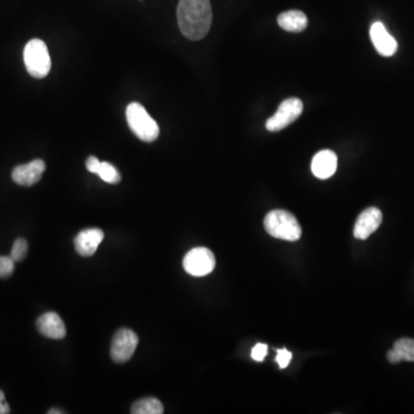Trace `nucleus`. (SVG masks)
Listing matches in <instances>:
<instances>
[{
	"label": "nucleus",
	"mask_w": 414,
	"mask_h": 414,
	"mask_svg": "<svg viewBox=\"0 0 414 414\" xmlns=\"http://www.w3.org/2000/svg\"><path fill=\"white\" fill-rule=\"evenodd\" d=\"M210 0H180L177 6V22L181 33L190 41L204 38L212 26Z\"/></svg>",
	"instance_id": "nucleus-1"
},
{
	"label": "nucleus",
	"mask_w": 414,
	"mask_h": 414,
	"mask_svg": "<svg viewBox=\"0 0 414 414\" xmlns=\"http://www.w3.org/2000/svg\"><path fill=\"white\" fill-rule=\"evenodd\" d=\"M265 229L272 238L296 242L302 236V227L288 211L274 210L264 220Z\"/></svg>",
	"instance_id": "nucleus-2"
},
{
	"label": "nucleus",
	"mask_w": 414,
	"mask_h": 414,
	"mask_svg": "<svg viewBox=\"0 0 414 414\" xmlns=\"http://www.w3.org/2000/svg\"><path fill=\"white\" fill-rule=\"evenodd\" d=\"M126 117L130 129L141 141L154 142L159 136L158 123L139 102H132L127 106Z\"/></svg>",
	"instance_id": "nucleus-3"
},
{
	"label": "nucleus",
	"mask_w": 414,
	"mask_h": 414,
	"mask_svg": "<svg viewBox=\"0 0 414 414\" xmlns=\"http://www.w3.org/2000/svg\"><path fill=\"white\" fill-rule=\"evenodd\" d=\"M23 60L28 73L35 78H44L51 70L48 46L41 39H31L24 48Z\"/></svg>",
	"instance_id": "nucleus-4"
},
{
	"label": "nucleus",
	"mask_w": 414,
	"mask_h": 414,
	"mask_svg": "<svg viewBox=\"0 0 414 414\" xmlns=\"http://www.w3.org/2000/svg\"><path fill=\"white\" fill-rule=\"evenodd\" d=\"M304 104L299 98H288L283 100L275 115L266 121V129L270 132H277L290 126L302 115Z\"/></svg>",
	"instance_id": "nucleus-5"
},
{
	"label": "nucleus",
	"mask_w": 414,
	"mask_h": 414,
	"mask_svg": "<svg viewBox=\"0 0 414 414\" xmlns=\"http://www.w3.org/2000/svg\"><path fill=\"white\" fill-rule=\"evenodd\" d=\"M186 273L192 276H205L212 273L216 267V257L206 248H195L186 253L184 259Z\"/></svg>",
	"instance_id": "nucleus-6"
},
{
	"label": "nucleus",
	"mask_w": 414,
	"mask_h": 414,
	"mask_svg": "<svg viewBox=\"0 0 414 414\" xmlns=\"http://www.w3.org/2000/svg\"><path fill=\"white\" fill-rule=\"evenodd\" d=\"M138 345V336L132 329L122 328L115 333L111 345V357L117 363H124L132 359Z\"/></svg>",
	"instance_id": "nucleus-7"
},
{
	"label": "nucleus",
	"mask_w": 414,
	"mask_h": 414,
	"mask_svg": "<svg viewBox=\"0 0 414 414\" xmlns=\"http://www.w3.org/2000/svg\"><path fill=\"white\" fill-rule=\"evenodd\" d=\"M46 162L41 159L33 160V161L24 164V165L16 166L12 171V180L14 184L22 186H31L38 184L42 179V175L46 171Z\"/></svg>",
	"instance_id": "nucleus-8"
},
{
	"label": "nucleus",
	"mask_w": 414,
	"mask_h": 414,
	"mask_svg": "<svg viewBox=\"0 0 414 414\" xmlns=\"http://www.w3.org/2000/svg\"><path fill=\"white\" fill-rule=\"evenodd\" d=\"M382 223V212L378 207H368L358 216L354 235L358 240H367Z\"/></svg>",
	"instance_id": "nucleus-9"
},
{
	"label": "nucleus",
	"mask_w": 414,
	"mask_h": 414,
	"mask_svg": "<svg viewBox=\"0 0 414 414\" xmlns=\"http://www.w3.org/2000/svg\"><path fill=\"white\" fill-rule=\"evenodd\" d=\"M369 35H371L373 46L378 54H381L383 57H391L396 53L398 48L396 39L388 33L382 22H374L369 31Z\"/></svg>",
	"instance_id": "nucleus-10"
},
{
	"label": "nucleus",
	"mask_w": 414,
	"mask_h": 414,
	"mask_svg": "<svg viewBox=\"0 0 414 414\" xmlns=\"http://www.w3.org/2000/svg\"><path fill=\"white\" fill-rule=\"evenodd\" d=\"M102 240L104 233L100 229L90 228L82 230L81 233H78L74 240L76 253L82 257H90L95 255Z\"/></svg>",
	"instance_id": "nucleus-11"
},
{
	"label": "nucleus",
	"mask_w": 414,
	"mask_h": 414,
	"mask_svg": "<svg viewBox=\"0 0 414 414\" xmlns=\"http://www.w3.org/2000/svg\"><path fill=\"white\" fill-rule=\"evenodd\" d=\"M312 173L320 180H327L335 174L337 169V156L330 150H322L313 156Z\"/></svg>",
	"instance_id": "nucleus-12"
},
{
	"label": "nucleus",
	"mask_w": 414,
	"mask_h": 414,
	"mask_svg": "<svg viewBox=\"0 0 414 414\" xmlns=\"http://www.w3.org/2000/svg\"><path fill=\"white\" fill-rule=\"evenodd\" d=\"M36 327L43 336L48 339H61L66 336V327L63 319L54 312L41 315L36 322Z\"/></svg>",
	"instance_id": "nucleus-13"
},
{
	"label": "nucleus",
	"mask_w": 414,
	"mask_h": 414,
	"mask_svg": "<svg viewBox=\"0 0 414 414\" xmlns=\"http://www.w3.org/2000/svg\"><path fill=\"white\" fill-rule=\"evenodd\" d=\"M277 23L283 31H289V33H302L307 29L309 20L302 11L292 9V11L281 13L277 16Z\"/></svg>",
	"instance_id": "nucleus-14"
},
{
	"label": "nucleus",
	"mask_w": 414,
	"mask_h": 414,
	"mask_svg": "<svg viewBox=\"0 0 414 414\" xmlns=\"http://www.w3.org/2000/svg\"><path fill=\"white\" fill-rule=\"evenodd\" d=\"M388 361L391 363L400 361H414V339H400L395 342L393 348L387 354Z\"/></svg>",
	"instance_id": "nucleus-15"
},
{
	"label": "nucleus",
	"mask_w": 414,
	"mask_h": 414,
	"mask_svg": "<svg viewBox=\"0 0 414 414\" xmlns=\"http://www.w3.org/2000/svg\"><path fill=\"white\" fill-rule=\"evenodd\" d=\"M132 414H162L164 413V406L159 399L143 398L132 406L130 410Z\"/></svg>",
	"instance_id": "nucleus-16"
},
{
	"label": "nucleus",
	"mask_w": 414,
	"mask_h": 414,
	"mask_svg": "<svg viewBox=\"0 0 414 414\" xmlns=\"http://www.w3.org/2000/svg\"><path fill=\"white\" fill-rule=\"evenodd\" d=\"M97 175L106 184H117L121 181L120 173L110 162L102 161Z\"/></svg>",
	"instance_id": "nucleus-17"
},
{
	"label": "nucleus",
	"mask_w": 414,
	"mask_h": 414,
	"mask_svg": "<svg viewBox=\"0 0 414 414\" xmlns=\"http://www.w3.org/2000/svg\"><path fill=\"white\" fill-rule=\"evenodd\" d=\"M28 253V243L27 240H23V238H18V240L13 244L12 251H11V255L9 257L16 261V262H20V261L23 260L26 257H27Z\"/></svg>",
	"instance_id": "nucleus-18"
},
{
	"label": "nucleus",
	"mask_w": 414,
	"mask_h": 414,
	"mask_svg": "<svg viewBox=\"0 0 414 414\" xmlns=\"http://www.w3.org/2000/svg\"><path fill=\"white\" fill-rule=\"evenodd\" d=\"M16 268V261L11 257L0 255V279H7L14 273Z\"/></svg>",
	"instance_id": "nucleus-19"
},
{
	"label": "nucleus",
	"mask_w": 414,
	"mask_h": 414,
	"mask_svg": "<svg viewBox=\"0 0 414 414\" xmlns=\"http://www.w3.org/2000/svg\"><path fill=\"white\" fill-rule=\"evenodd\" d=\"M276 363H279V367L281 369L287 368L289 366V363L292 361V354L288 351L287 349H279L276 350Z\"/></svg>",
	"instance_id": "nucleus-20"
},
{
	"label": "nucleus",
	"mask_w": 414,
	"mask_h": 414,
	"mask_svg": "<svg viewBox=\"0 0 414 414\" xmlns=\"http://www.w3.org/2000/svg\"><path fill=\"white\" fill-rule=\"evenodd\" d=\"M267 344L258 343V344L255 345V348L253 349V351H251V357H253V361H264L265 357L267 356Z\"/></svg>",
	"instance_id": "nucleus-21"
},
{
	"label": "nucleus",
	"mask_w": 414,
	"mask_h": 414,
	"mask_svg": "<svg viewBox=\"0 0 414 414\" xmlns=\"http://www.w3.org/2000/svg\"><path fill=\"white\" fill-rule=\"evenodd\" d=\"M100 164H102V161H100V159H97L96 156H89L87 162H85L87 171H90V173H93V174H97V173H98Z\"/></svg>",
	"instance_id": "nucleus-22"
},
{
	"label": "nucleus",
	"mask_w": 414,
	"mask_h": 414,
	"mask_svg": "<svg viewBox=\"0 0 414 414\" xmlns=\"http://www.w3.org/2000/svg\"><path fill=\"white\" fill-rule=\"evenodd\" d=\"M9 412H11V408L7 404L5 395H4L3 391H0V414H9Z\"/></svg>",
	"instance_id": "nucleus-23"
},
{
	"label": "nucleus",
	"mask_w": 414,
	"mask_h": 414,
	"mask_svg": "<svg viewBox=\"0 0 414 414\" xmlns=\"http://www.w3.org/2000/svg\"><path fill=\"white\" fill-rule=\"evenodd\" d=\"M58 413H63V411H57V410H51V411H48V414H58Z\"/></svg>",
	"instance_id": "nucleus-24"
}]
</instances>
